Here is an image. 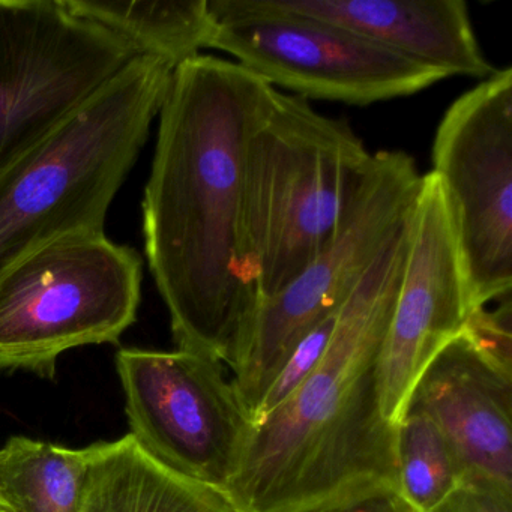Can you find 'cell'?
<instances>
[{"instance_id":"obj_10","label":"cell","mask_w":512,"mask_h":512,"mask_svg":"<svg viewBox=\"0 0 512 512\" xmlns=\"http://www.w3.org/2000/svg\"><path fill=\"white\" fill-rule=\"evenodd\" d=\"M211 49L274 88L304 100L370 106L410 97L442 82L436 68L389 52L317 20L259 16L218 22Z\"/></svg>"},{"instance_id":"obj_21","label":"cell","mask_w":512,"mask_h":512,"mask_svg":"<svg viewBox=\"0 0 512 512\" xmlns=\"http://www.w3.org/2000/svg\"><path fill=\"white\" fill-rule=\"evenodd\" d=\"M307 512H418L400 490L376 488Z\"/></svg>"},{"instance_id":"obj_17","label":"cell","mask_w":512,"mask_h":512,"mask_svg":"<svg viewBox=\"0 0 512 512\" xmlns=\"http://www.w3.org/2000/svg\"><path fill=\"white\" fill-rule=\"evenodd\" d=\"M398 484L418 512H431L466 478V469L442 431L416 412L397 425Z\"/></svg>"},{"instance_id":"obj_18","label":"cell","mask_w":512,"mask_h":512,"mask_svg":"<svg viewBox=\"0 0 512 512\" xmlns=\"http://www.w3.org/2000/svg\"><path fill=\"white\" fill-rule=\"evenodd\" d=\"M340 310L317 323L296 344L295 349L287 356L286 361L278 370L277 376L272 380L268 391L263 395L262 401H260L253 418H251V425L259 424L266 416L277 410L281 404L286 403L301 388L302 383L311 376V373L316 370L320 359L323 358L326 349H328L329 340H331L332 332H334Z\"/></svg>"},{"instance_id":"obj_15","label":"cell","mask_w":512,"mask_h":512,"mask_svg":"<svg viewBox=\"0 0 512 512\" xmlns=\"http://www.w3.org/2000/svg\"><path fill=\"white\" fill-rule=\"evenodd\" d=\"M65 7L130 41L142 55L179 67L211 49L218 22L209 0H64Z\"/></svg>"},{"instance_id":"obj_9","label":"cell","mask_w":512,"mask_h":512,"mask_svg":"<svg viewBox=\"0 0 512 512\" xmlns=\"http://www.w3.org/2000/svg\"><path fill=\"white\" fill-rule=\"evenodd\" d=\"M431 161L454 218L473 310L511 296V68L494 71L449 106Z\"/></svg>"},{"instance_id":"obj_20","label":"cell","mask_w":512,"mask_h":512,"mask_svg":"<svg viewBox=\"0 0 512 512\" xmlns=\"http://www.w3.org/2000/svg\"><path fill=\"white\" fill-rule=\"evenodd\" d=\"M431 512H512V490L485 479L464 478Z\"/></svg>"},{"instance_id":"obj_8","label":"cell","mask_w":512,"mask_h":512,"mask_svg":"<svg viewBox=\"0 0 512 512\" xmlns=\"http://www.w3.org/2000/svg\"><path fill=\"white\" fill-rule=\"evenodd\" d=\"M116 370L142 451L226 496L251 430L226 365L187 350L121 349Z\"/></svg>"},{"instance_id":"obj_11","label":"cell","mask_w":512,"mask_h":512,"mask_svg":"<svg viewBox=\"0 0 512 512\" xmlns=\"http://www.w3.org/2000/svg\"><path fill=\"white\" fill-rule=\"evenodd\" d=\"M473 310L454 218L442 184L422 175L409 248L380 355L383 412L398 425L428 362L463 331Z\"/></svg>"},{"instance_id":"obj_19","label":"cell","mask_w":512,"mask_h":512,"mask_svg":"<svg viewBox=\"0 0 512 512\" xmlns=\"http://www.w3.org/2000/svg\"><path fill=\"white\" fill-rule=\"evenodd\" d=\"M461 335L497 370L512 376V301L500 299L494 310L487 307L470 311Z\"/></svg>"},{"instance_id":"obj_22","label":"cell","mask_w":512,"mask_h":512,"mask_svg":"<svg viewBox=\"0 0 512 512\" xmlns=\"http://www.w3.org/2000/svg\"><path fill=\"white\" fill-rule=\"evenodd\" d=\"M0 512H16L13 508L7 505L4 500L0 499Z\"/></svg>"},{"instance_id":"obj_4","label":"cell","mask_w":512,"mask_h":512,"mask_svg":"<svg viewBox=\"0 0 512 512\" xmlns=\"http://www.w3.org/2000/svg\"><path fill=\"white\" fill-rule=\"evenodd\" d=\"M371 161L346 121L275 89L245 161L241 253L256 304L293 283L334 238Z\"/></svg>"},{"instance_id":"obj_6","label":"cell","mask_w":512,"mask_h":512,"mask_svg":"<svg viewBox=\"0 0 512 512\" xmlns=\"http://www.w3.org/2000/svg\"><path fill=\"white\" fill-rule=\"evenodd\" d=\"M422 175L403 151L373 154L370 170L329 244L298 278L256 304L230 367V380L248 418L296 344L352 295L418 199Z\"/></svg>"},{"instance_id":"obj_3","label":"cell","mask_w":512,"mask_h":512,"mask_svg":"<svg viewBox=\"0 0 512 512\" xmlns=\"http://www.w3.org/2000/svg\"><path fill=\"white\" fill-rule=\"evenodd\" d=\"M173 71L157 56H137L0 170V275L61 236L104 232L110 205L160 115Z\"/></svg>"},{"instance_id":"obj_13","label":"cell","mask_w":512,"mask_h":512,"mask_svg":"<svg viewBox=\"0 0 512 512\" xmlns=\"http://www.w3.org/2000/svg\"><path fill=\"white\" fill-rule=\"evenodd\" d=\"M406 412L427 416L466 469L512 490V376L497 370L463 335L449 341L416 380Z\"/></svg>"},{"instance_id":"obj_12","label":"cell","mask_w":512,"mask_h":512,"mask_svg":"<svg viewBox=\"0 0 512 512\" xmlns=\"http://www.w3.org/2000/svg\"><path fill=\"white\" fill-rule=\"evenodd\" d=\"M209 8L217 22L289 16L328 23L446 77L487 79L496 71L463 0H209Z\"/></svg>"},{"instance_id":"obj_7","label":"cell","mask_w":512,"mask_h":512,"mask_svg":"<svg viewBox=\"0 0 512 512\" xmlns=\"http://www.w3.org/2000/svg\"><path fill=\"white\" fill-rule=\"evenodd\" d=\"M140 55L64 0H0V170Z\"/></svg>"},{"instance_id":"obj_2","label":"cell","mask_w":512,"mask_h":512,"mask_svg":"<svg viewBox=\"0 0 512 512\" xmlns=\"http://www.w3.org/2000/svg\"><path fill=\"white\" fill-rule=\"evenodd\" d=\"M410 215L344 302L316 370L251 425L226 494L236 512H307L376 488L400 490L397 425L383 412L380 355Z\"/></svg>"},{"instance_id":"obj_1","label":"cell","mask_w":512,"mask_h":512,"mask_svg":"<svg viewBox=\"0 0 512 512\" xmlns=\"http://www.w3.org/2000/svg\"><path fill=\"white\" fill-rule=\"evenodd\" d=\"M275 89L215 56L176 67L143 193L146 259L176 349L227 370L256 308L241 253L245 161Z\"/></svg>"},{"instance_id":"obj_14","label":"cell","mask_w":512,"mask_h":512,"mask_svg":"<svg viewBox=\"0 0 512 512\" xmlns=\"http://www.w3.org/2000/svg\"><path fill=\"white\" fill-rule=\"evenodd\" d=\"M92 446L80 512H236L224 494L152 460L131 434Z\"/></svg>"},{"instance_id":"obj_16","label":"cell","mask_w":512,"mask_h":512,"mask_svg":"<svg viewBox=\"0 0 512 512\" xmlns=\"http://www.w3.org/2000/svg\"><path fill=\"white\" fill-rule=\"evenodd\" d=\"M94 446L11 437L0 449V499L16 512H80Z\"/></svg>"},{"instance_id":"obj_5","label":"cell","mask_w":512,"mask_h":512,"mask_svg":"<svg viewBox=\"0 0 512 512\" xmlns=\"http://www.w3.org/2000/svg\"><path fill=\"white\" fill-rule=\"evenodd\" d=\"M143 259L104 232L61 236L0 275V373L53 379L62 353L118 344L136 322Z\"/></svg>"}]
</instances>
